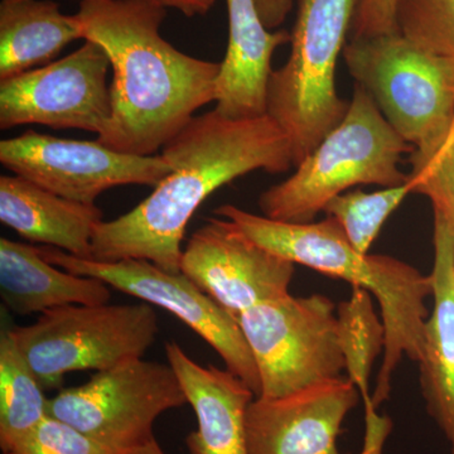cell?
Returning a JSON list of instances; mask_svg holds the SVG:
<instances>
[{
	"label": "cell",
	"instance_id": "obj_1",
	"mask_svg": "<svg viewBox=\"0 0 454 454\" xmlns=\"http://www.w3.org/2000/svg\"><path fill=\"white\" fill-rule=\"evenodd\" d=\"M160 155L172 172L133 210L98 226L90 260H148L181 273L188 223L208 196L255 170L294 167L288 136L270 116L229 119L215 109L195 116Z\"/></svg>",
	"mask_w": 454,
	"mask_h": 454
},
{
	"label": "cell",
	"instance_id": "obj_2",
	"mask_svg": "<svg viewBox=\"0 0 454 454\" xmlns=\"http://www.w3.org/2000/svg\"><path fill=\"white\" fill-rule=\"evenodd\" d=\"M83 40L112 64V118L97 140L121 153L151 157L216 101L221 62L187 55L164 40L167 8L157 0H82Z\"/></svg>",
	"mask_w": 454,
	"mask_h": 454
},
{
	"label": "cell",
	"instance_id": "obj_3",
	"mask_svg": "<svg viewBox=\"0 0 454 454\" xmlns=\"http://www.w3.org/2000/svg\"><path fill=\"white\" fill-rule=\"evenodd\" d=\"M231 221L247 238L282 258L325 276L340 278L366 289L378 300L385 327L382 365L372 394L373 408L389 397L391 378L403 357L419 364L423 357L428 309L432 295L430 276L402 260L356 252L339 221L327 216L318 223H291L268 219L234 205L214 211Z\"/></svg>",
	"mask_w": 454,
	"mask_h": 454
},
{
	"label": "cell",
	"instance_id": "obj_4",
	"mask_svg": "<svg viewBox=\"0 0 454 454\" xmlns=\"http://www.w3.org/2000/svg\"><path fill=\"white\" fill-rule=\"evenodd\" d=\"M413 152L414 146L394 130L372 95L356 83L342 121L295 167L291 177L260 195V211L282 223H313L331 200L348 188L406 184L409 175L399 164L403 155Z\"/></svg>",
	"mask_w": 454,
	"mask_h": 454
},
{
	"label": "cell",
	"instance_id": "obj_5",
	"mask_svg": "<svg viewBox=\"0 0 454 454\" xmlns=\"http://www.w3.org/2000/svg\"><path fill=\"white\" fill-rule=\"evenodd\" d=\"M355 7L356 0H298L291 55L271 73L267 91V115L288 136L294 167L348 113V101L337 94L336 67Z\"/></svg>",
	"mask_w": 454,
	"mask_h": 454
},
{
	"label": "cell",
	"instance_id": "obj_6",
	"mask_svg": "<svg viewBox=\"0 0 454 454\" xmlns=\"http://www.w3.org/2000/svg\"><path fill=\"white\" fill-rule=\"evenodd\" d=\"M342 56L349 74L414 151H430L447 136L454 121L453 59L399 33L349 40Z\"/></svg>",
	"mask_w": 454,
	"mask_h": 454
},
{
	"label": "cell",
	"instance_id": "obj_7",
	"mask_svg": "<svg viewBox=\"0 0 454 454\" xmlns=\"http://www.w3.org/2000/svg\"><path fill=\"white\" fill-rule=\"evenodd\" d=\"M9 331L42 387L56 389L67 373L103 372L143 358L157 339L160 325L146 301L70 304Z\"/></svg>",
	"mask_w": 454,
	"mask_h": 454
},
{
	"label": "cell",
	"instance_id": "obj_8",
	"mask_svg": "<svg viewBox=\"0 0 454 454\" xmlns=\"http://www.w3.org/2000/svg\"><path fill=\"white\" fill-rule=\"evenodd\" d=\"M334 309L325 295L289 293L239 315L258 367V397L286 396L342 378L346 360Z\"/></svg>",
	"mask_w": 454,
	"mask_h": 454
},
{
	"label": "cell",
	"instance_id": "obj_9",
	"mask_svg": "<svg viewBox=\"0 0 454 454\" xmlns=\"http://www.w3.org/2000/svg\"><path fill=\"white\" fill-rule=\"evenodd\" d=\"M184 404L186 394L169 364L136 358L59 391L49 400V415L124 454L154 442L155 420Z\"/></svg>",
	"mask_w": 454,
	"mask_h": 454
},
{
	"label": "cell",
	"instance_id": "obj_10",
	"mask_svg": "<svg viewBox=\"0 0 454 454\" xmlns=\"http://www.w3.org/2000/svg\"><path fill=\"white\" fill-rule=\"evenodd\" d=\"M51 264L82 277L97 278L107 286L178 317L202 337L225 363L226 370L260 394L258 367L238 317L223 309L184 274L168 273L148 260L100 262L74 258L52 247H38Z\"/></svg>",
	"mask_w": 454,
	"mask_h": 454
},
{
	"label": "cell",
	"instance_id": "obj_11",
	"mask_svg": "<svg viewBox=\"0 0 454 454\" xmlns=\"http://www.w3.org/2000/svg\"><path fill=\"white\" fill-rule=\"evenodd\" d=\"M112 70L100 44L85 41L61 59L0 82V129L38 124L101 136L112 118Z\"/></svg>",
	"mask_w": 454,
	"mask_h": 454
},
{
	"label": "cell",
	"instance_id": "obj_12",
	"mask_svg": "<svg viewBox=\"0 0 454 454\" xmlns=\"http://www.w3.org/2000/svg\"><path fill=\"white\" fill-rule=\"evenodd\" d=\"M0 163L50 192L86 205H95L110 188L155 187L172 172L160 154L121 153L98 140L57 138L35 130L3 139Z\"/></svg>",
	"mask_w": 454,
	"mask_h": 454
},
{
	"label": "cell",
	"instance_id": "obj_13",
	"mask_svg": "<svg viewBox=\"0 0 454 454\" xmlns=\"http://www.w3.org/2000/svg\"><path fill=\"white\" fill-rule=\"evenodd\" d=\"M294 265L260 247L231 221L216 217L188 239L181 273L239 317L262 301L289 294Z\"/></svg>",
	"mask_w": 454,
	"mask_h": 454
},
{
	"label": "cell",
	"instance_id": "obj_14",
	"mask_svg": "<svg viewBox=\"0 0 454 454\" xmlns=\"http://www.w3.org/2000/svg\"><path fill=\"white\" fill-rule=\"evenodd\" d=\"M349 379L310 387L289 395L255 397L247 413L249 454H342L337 439L357 405Z\"/></svg>",
	"mask_w": 454,
	"mask_h": 454
},
{
	"label": "cell",
	"instance_id": "obj_15",
	"mask_svg": "<svg viewBox=\"0 0 454 454\" xmlns=\"http://www.w3.org/2000/svg\"><path fill=\"white\" fill-rule=\"evenodd\" d=\"M164 348L197 418V429L186 438L188 453L249 454L247 413L255 393L229 370L200 365L177 342Z\"/></svg>",
	"mask_w": 454,
	"mask_h": 454
},
{
	"label": "cell",
	"instance_id": "obj_16",
	"mask_svg": "<svg viewBox=\"0 0 454 454\" xmlns=\"http://www.w3.org/2000/svg\"><path fill=\"white\" fill-rule=\"evenodd\" d=\"M229 42L216 82V110L229 119L267 115L271 59L291 33L269 31L255 0H226Z\"/></svg>",
	"mask_w": 454,
	"mask_h": 454
},
{
	"label": "cell",
	"instance_id": "obj_17",
	"mask_svg": "<svg viewBox=\"0 0 454 454\" xmlns=\"http://www.w3.org/2000/svg\"><path fill=\"white\" fill-rule=\"evenodd\" d=\"M0 221L31 243L90 260L92 239L104 220L97 205L71 201L20 176L3 175Z\"/></svg>",
	"mask_w": 454,
	"mask_h": 454
},
{
	"label": "cell",
	"instance_id": "obj_18",
	"mask_svg": "<svg viewBox=\"0 0 454 454\" xmlns=\"http://www.w3.org/2000/svg\"><path fill=\"white\" fill-rule=\"evenodd\" d=\"M430 278L434 309L427 319L420 381L429 415L454 454V236L438 219Z\"/></svg>",
	"mask_w": 454,
	"mask_h": 454
},
{
	"label": "cell",
	"instance_id": "obj_19",
	"mask_svg": "<svg viewBox=\"0 0 454 454\" xmlns=\"http://www.w3.org/2000/svg\"><path fill=\"white\" fill-rule=\"evenodd\" d=\"M59 269L37 247L0 239V297L14 315H43L70 304L110 303L112 293L103 280Z\"/></svg>",
	"mask_w": 454,
	"mask_h": 454
},
{
	"label": "cell",
	"instance_id": "obj_20",
	"mask_svg": "<svg viewBox=\"0 0 454 454\" xmlns=\"http://www.w3.org/2000/svg\"><path fill=\"white\" fill-rule=\"evenodd\" d=\"M83 40L82 20L53 0L0 3V82L55 61L71 42Z\"/></svg>",
	"mask_w": 454,
	"mask_h": 454
},
{
	"label": "cell",
	"instance_id": "obj_21",
	"mask_svg": "<svg viewBox=\"0 0 454 454\" xmlns=\"http://www.w3.org/2000/svg\"><path fill=\"white\" fill-rule=\"evenodd\" d=\"M49 415L43 387L18 348L11 331L0 336V448L20 446Z\"/></svg>",
	"mask_w": 454,
	"mask_h": 454
},
{
	"label": "cell",
	"instance_id": "obj_22",
	"mask_svg": "<svg viewBox=\"0 0 454 454\" xmlns=\"http://www.w3.org/2000/svg\"><path fill=\"white\" fill-rule=\"evenodd\" d=\"M340 348L348 379L360 390L365 411L373 408L370 396V375L379 355L384 354L385 327L373 309L370 293L354 286L351 298L337 309Z\"/></svg>",
	"mask_w": 454,
	"mask_h": 454
},
{
	"label": "cell",
	"instance_id": "obj_23",
	"mask_svg": "<svg viewBox=\"0 0 454 454\" xmlns=\"http://www.w3.org/2000/svg\"><path fill=\"white\" fill-rule=\"evenodd\" d=\"M411 193V182L366 193L361 190L340 193L325 205L327 216L339 221L356 252L367 255L385 221Z\"/></svg>",
	"mask_w": 454,
	"mask_h": 454
},
{
	"label": "cell",
	"instance_id": "obj_24",
	"mask_svg": "<svg viewBox=\"0 0 454 454\" xmlns=\"http://www.w3.org/2000/svg\"><path fill=\"white\" fill-rule=\"evenodd\" d=\"M395 26L415 46L454 61V0H397Z\"/></svg>",
	"mask_w": 454,
	"mask_h": 454
},
{
	"label": "cell",
	"instance_id": "obj_25",
	"mask_svg": "<svg viewBox=\"0 0 454 454\" xmlns=\"http://www.w3.org/2000/svg\"><path fill=\"white\" fill-rule=\"evenodd\" d=\"M411 193L432 202L434 219L454 236V138L450 133L434 148L411 154Z\"/></svg>",
	"mask_w": 454,
	"mask_h": 454
},
{
	"label": "cell",
	"instance_id": "obj_26",
	"mask_svg": "<svg viewBox=\"0 0 454 454\" xmlns=\"http://www.w3.org/2000/svg\"><path fill=\"white\" fill-rule=\"evenodd\" d=\"M8 454H115L104 444L74 428L70 424L47 415L37 428L33 430Z\"/></svg>",
	"mask_w": 454,
	"mask_h": 454
},
{
	"label": "cell",
	"instance_id": "obj_27",
	"mask_svg": "<svg viewBox=\"0 0 454 454\" xmlns=\"http://www.w3.org/2000/svg\"><path fill=\"white\" fill-rule=\"evenodd\" d=\"M396 2L397 0H356L348 41L397 33Z\"/></svg>",
	"mask_w": 454,
	"mask_h": 454
},
{
	"label": "cell",
	"instance_id": "obj_28",
	"mask_svg": "<svg viewBox=\"0 0 454 454\" xmlns=\"http://www.w3.org/2000/svg\"><path fill=\"white\" fill-rule=\"evenodd\" d=\"M260 18L269 31H277L291 13L294 0H255Z\"/></svg>",
	"mask_w": 454,
	"mask_h": 454
},
{
	"label": "cell",
	"instance_id": "obj_29",
	"mask_svg": "<svg viewBox=\"0 0 454 454\" xmlns=\"http://www.w3.org/2000/svg\"><path fill=\"white\" fill-rule=\"evenodd\" d=\"M167 9H177L186 17L206 16L214 7L215 0H157Z\"/></svg>",
	"mask_w": 454,
	"mask_h": 454
},
{
	"label": "cell",
	"instance_id": "obj_30",
	"mask_svg": "<svg viewBox=\"0 0 454 454\" xmlns=\"http://www.w3.org/2000/svg\"><path fill=\"white\" fill-rule=\"evenodd\" d=\"M124 454H164L162 448L158 444L157 439L154 442H152L148 446L139 448V450H130V452H127Z\"/></svg>",
	"mask_w": 454,
	"mask_h": 454
},
{
	"label": "cell",
	"instance_id": "obj_31",
	"mask_svg": "<svg viewBox=\"0 0 454 454\" xmlns=\"http://www.w3.org/2000/svg\"><path fill=\"white\" fill-rule=\"evenodd\" d=\"M448 133H450V137H453V138H454V121H453L452 127H450V131H448Z\"/></svg>",
	"mask_w": 454,
	"mask_h": 454
},
{
	"label": "cell",
	"instance_id": "obj_32",
	"mask_svg": "<svg viewBox=\"0 0 454 454\" xmlns=\"http://www.w3.org/2000/svg\"><path fill=\"white\" fill-rule=\"evenodd\" d=\"M80 2H82V0H80Z\"/></svg>",
	"mask_w": 454,
	"mask_h": 454
}]
</instances>
